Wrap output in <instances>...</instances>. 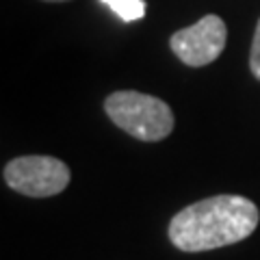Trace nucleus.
Segmentation results:
<instances>
[{"instance_id": "obj_1", "label": "nucleus", "mask_w": 260, "mask_h": 260, "mask_svg": "<svg viewBox=\"0 0 260 260\" xmlns=\"http://www.w3.org/2000/svg\"><path fill=\"white\" fill-rule=\"evenodd\" d=\"M258 206L243 195H213L182 208L169 221V241L180 251H210L254 234Z\"/></svg>"}, {"instance_id": "obj_4", "label": "nucleus", "mask_w": 260, "mask_h": 260, "mask_svg": "<svg viewBox=\"0 0 260 260\" xmlns=\"http://www.w3.org/2000/svg\"><path fill=\"white\" fill-rule=\"evenodd\" d=\"M228 42L225 22L215 13L200 18L195 24L176 30L169 39L172 52L189 68H204L219 59Z\"/></svg>"}, {"instance_id": "obj_5", "label": "nucleus", "mask_w": 260, "mask_h": 260, "mask_svg": "<svg viewBox=\"0 0 260 260\" xmlns=\"http://www.w3.org/2000/svg\"><path fill=\"white\" fill-rule=\"evenodd\" d=\"M109 9L119 15L124 22H137L145 15V3L143 0H100Z\"/></svg>"}, {"instance_id": "obj_2", "label": "nucleus", "mask_w": 260, "mask_h": 260, "mask_svg": "<svg viewBox=\"0 0 260 260\" xmlns=\"http://www.w3.org/2000/svg\"><path fill=\"white\" fill-rule=\"evenodd\" d=\"M104 111L117 128L139 141L154 143L165 139L172 135L176 124L174 113L165 100L133 89L113 91L104 100Z\"/></svg>"}, {"instance_id": "obj_3", "label": "nucleus", "mask_w": 260, "mask_h": 260, "mask_svg": "<svg viewBox=\"0 0 260 260\" xmlns=\"http://www.w3.org/2000/svg\"><path fill=\"white\" fill-rule=\"evenodd\" d=\"M3 176L9 189L26 198H52L65 191L72 180L70 167L63 160L46 154H28L9 160Z\"/></svg>"}, {"instance_id": "obj_7", "label": "nucleus", "mask_w": 260, "mask_h": 260, "mask_svg": "<svg viewBox=\"0 0 260 260\" xmlns=\"http://www.w3.org/2000/svg\"><path fill=\"white\" fill-rule=\"evenodd\" d=\"M44 3H68V0H44Z\"/></svg>"}, {"instance_id": "obj_6", "label": "nucleus", "mask_w": 260, "mask_h": 260, "mask_svg": "<svg viewBox=\"0 0 260 260\" xmlns=\"http://www.w3.org/2000/svg\"><path fill=\"white\" fill-rule=\"evenodd\" d=\"M249 70L258 80H260V20L256 24L254 42H251V52H249Z\"/></svg>"}]
</instances>
